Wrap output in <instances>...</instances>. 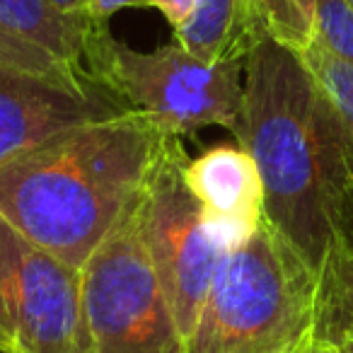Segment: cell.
I'll return each mask as SVG.
<instances>
[{
  "instance_id": "11",
  "label": "cell",
  "mask_w": 353,
  "mask_h": 353,
  "mask_svg": "<svg viewBox=\"0 0 353 353\" xmlns=\"http://www.w3.org/2000/svg\"><path fill=\"white\" fill-rule=\"evenodd\" d=\"M94 22L88 12H63L49 0H0V25L73 65H83Z\"/></svg>"
},
{
  "instance_id": "23",
  "label": "cell",
  "mask_w": 353,
  "mask_h": 353,
  "mask_svg": "<svg viewBox=\"0 0 353 353\" xmlns=\"http://www.w3.org/2000/svg\"><path fill=\"white\" fill-rule=\"evenodd\" d=\"M310 353H339V351L334 346H322V343H312Z\"/></svg>"
},
{
  "instance_id": "2",
  "label": "cell",
  "mask_w": 353,
  "mask_h": 353,
  "mask_svg": "<svg viewBox=\"0 0 353 353\" xmlns=\"http://www.w3.org/2000/svg\"><path fill=\"white\" fill-rule=\"evenodd\" d=\"M170 138L138 112L56 133L0 167V216L83 269L141 199Z\"/></svg>"
},
{
  "instance_id": "20",
  "label": "cell",
  "mask_w": 353,
  "mask_h": 353,
  "mask_svg": "<svg viewBox=\"0 0 353 353\" xmlns=\"http://www.w3.org/2000/svg\"><path fill=\"white\" fill-rule=\"evenodd\" d=\"M0 351L3 353H12V336H10V327H8V317L3 303H0Z\"/></svg>"
},
{
  "instance_id": "3",
  "label": "cell",
  "mask_w": 353,
  "mask_h": 353,
  "mask_svg": "<svg viewBox=\"0 0 353 353\" xmlns=\"http://www.w3.org/2000/svg\"><path fill=\"white\" fill-rule=\"evenodd\" d=\"M314 317L317 271L264 218L223 256L187 353H303Z\"/></svg>"
},
{
  "instance_id": "22",
  "label": "cell",
  "mask_w": 353,
  "mask_h": 353,
  "mask_svg": "<svg viewBox=\"0 0 353 353\" xmlns=\"http://www.w3.org/2000/svg\"><path fill=\"white\" fill-rule=\"evenodd\" d=\"M339 353H353V336H346L339 346H334Z\"/></svg>"
},
{
  "instance_id": "5",
  "label": "cell",
  "mask_w": 353,
  "mask_h": 353,
  "mask_svg": "<svg viewBox=\"0 0 353 353\" xmlns=\"http://www.w3.org/2000/svg\"><path fill=\"white\" fill-rule=\"evenodd\" d=\"M187 162L179 136H172L136 208L143 247L184 341L192 336L218 266L230 252L216 240L196 196L189 192Z\"/></svg>"
},
{
  "instance_id": "1",
  "label": "cell",
  "mask_w": 353,
  "mask_h": 353,
  "mask_svg": "<svg viewBox=\"0 0 353 353\" xmlns=\"http://www.w3.org/2000/svg\"><path fill=\"white\" fill-rule=\"evenodd\" d=\"M235 136L259 170L264 218L319 274L336 242L353 143L300 54L269 37L245 59V109Z\"/></svg>"
},
{
  "instance_id": "18",
  "label": "cell",
  "mask_w": 353,
  "mask_h": 353,
  "mask_svg": "<svg viewBox=\"0 0 353 353\" xmlns=\"http://www.w3.org/2000/svg\"><path fill=\"white\" fill-rule=\"evenodd\" d=\"M148 3L157 8L174 30L187 25L199 8V0H148Z\"/></svg>"
},
{
  "instance_id": "15",
  "label": "cell",
  "mask_w": 353,
  "mask_h": 353,
  "mask_svg": "<svg viewBox=\"0 0 353 353\" xmlns=\"http://www.w3.org/2000/svg\"><path fill=\"white\" fill-rule=\"evenodd\" d=\"M300 59H303L305 68L312 73V78L317 80L322 92L327 94V99L332 102L334 112L339 114L353 143V65L329 54L317 41H312L300 54Z\"/></svg>"
},
{
  "instance_id": "19",
  "label": "cell",
  "mask_w": 353,
  "mask_h": 353,
  "mask_svg": "<svg viewBox=\"0 0 353 353\" xmlns=\"http://www.w3.org/2000/svg\"><path fill=\"white\" fill-rule=\"evenodd\" d=\"M150 6L148 0H85V12L92 20L107 22V17H112L114 12L123 10V8H143Z\"/></svg>"
},
{
  "instance_id": "13",
  "label": "cell",
  "mask_w": 353,
  "mask_h": 353,
  "mask_svg": "<svg viewBox=\"0 0 353 353\" xmlns=\"http://www.w3.org/2000/svg\"><path fill=\"white\" fill-rule=\"evenodd\" d=\"M0 68L34 75V78L63 85V88H75V90L102 88L90 75L88 68L65 63L59 56L49 54L46 49L32 44L30 39L15 34V32H10L3 25H0Z\"/></svg>"
},
{
  "instance_id": "16",
  "label": "cell",
  "mask_w": 353,
  "mask_h": 353,
  "mask_svg": "<svg viewBox=\"0 0 353 353\" xmlns=\"http://www.w3.org/2000/svg\"><path fill=\"white\" fill-rule=\"evenodd\" d=\"M314 41L353 65V6L348 0H314Z\"/></svg>"
},
{
  "instance_id": "9",
  "label": "cell",
  "mask_w": 353,
  "mask_h": 353,
  "mask_svg": "<svg viewBox=\"0 0 353 353\" xmlns=\"http://www.w3.org/2000/svg\"><path fill=\"white\" fill-rule=\"evenodd\" d=\"M184 179L225 250L245 242L264 221L261 176L242 145H216L189 160Z\"/></svg>"
},
{
  "instance_id": "10",
  "label": "cell",
  "mask_w": 353,
  "mask_h": 353,
  "mask_svg": "<svg viewBox=\"0 0 353 353\" xmlns=\"http://www.w3.org/2000/svg\"><path fill=\"white\" fill-rule=\"evenodd\" d=\"M176 32V41L203 63L245 61L266 39L252 0H199L192 20Z\"/></svg>"
},
{
  "instance_id": "24",
  "label": "cell",
  "mask_w": 353,
  "mask_h": 353,
  "mask_svg": "<svg viewBox=\"0 0 353 353\" xmlns=\"http://www.w3.org/2000/svg\"><path fill=\"white\" fill-rule=\"evenodd\" d=\"M310 348H312V346H310ZM310 348H307V351H303V353H310Z\"/></svg>"
},
{
  "instance_id": "6",
  "label": "cell",
  "mask_w": 353,
  "mask_h": 353,
  "mask_svg": "<svg viewBox=\"0 0 353 353\" xmlns=\"http://www.w3.org/2000/svg\"><path fill=\"white\" fill-rule=\"evenodd\" d=\"M136 208L138 201L80 269L94 353H187L143 247Z\"/></svg>"
},
{
  "instance_id": "7",
  "label": "cell",
  "mask_w": 353,
  "mask_h": 353,
  "mask_svg": "<svg viewBox=\"0 0 353 353\" xmlns=\"http://www.w3.org/2000/svg\"><path fill=\"white\" fill-rule=\"evenodd\" d=\"M0 303L12 353H94L83 271L37 247L3 216Z\"/></svg>"
},
{
  "instance_id": "4",
  "label": "cell",
  "mask_w": 353,
  "mask_h": 353,
  "mask_svg": "<svg viewBox=\"0 0 353 353\" xmlns=\"http://www.w3.org/2000/svg\"><path fill=\"white\" fill-rule=\"evenodd\" d=\"M83 65L131 112L160 123L172 136L223 126L240 131L245 109V61L203 63L179 41L136 51L94 22Z\"/></svg>"
},
{
  "instance_id": "14",
  "label": "cell",
  "mask_w": 353,
  "mask_h": 353,
  "mask_svg": "<svg viewBox=\"0 0 353 353\" xmlns=\"http://www.w3.org/2000/svg\"><path fill=\"white\" fill-rule=\"evenodd\" d=\"M261 32L281 46L303 54L314 41V0H252Z\"/></svg>"
},
{
  "instance_id": "17",
  "label": "cell",
  "mask_w": 353,
  "mask_h": 353,
  "mask_svg": "<svg viewBox=\"0 0 353 353\" xmlns=\"http://www.w3.org/2000/svg\"><path fill=\"white\" fill-rule=\"evenodd\" d=\"M336 240L353 252V174L341 194L336 211Z\"/></svg>"
},
{
  "instance_id": "21",
  "label": "cell",
  "mask_w": 353,
  "mask_h": 353,
  "mask_svg": "<svg viewBox=\"0 0 353 353\" xmlns=\"http://www.w3.org/2000/svg\"><path fill=\"white\" fill-rule=\"evenodd\" d=\"M49 3L63 12H85V0H49Z\"/></svg>"
},
{
  "instance_id": "25",
  "label": "cell",
  "mask_w": 353,
  "mask_h": 353,
  "mask_svg": "<svg viewBox=\"0 0 353 353\" xmlns=\"http://www.w3.org/2000/svg\"><path fill=\"white\" fill-rule=\"evenodd\" d=\"M348 3H351V6H353V0H348Z\"/></svg>"
},
{
  "instance_id": "8",
  "label": "cell",
  "mask_w": 353,
  "mask_h": 353,
  "mask_svg": "<svg viewBox=\"0 0 353 353\" xmlns=\"http://www.w3.org/2000/svg\"><path fill=\"white\" fill-rule=\"evenodd\" d=\"M131 112L104 88L75 90L0 68V167L61 131Z\"/></svg>"
},
{
  "instance_id": "12",
  "label": "cell",
  "mask_w": 353,
  "mask_h": 353,
  "mask_svg": "<svg viewBox=\"0 0 353 353\" xmlns=\"http://www.w3.org/2000/svg\"><path fill=\"white\" fill-rule=\"evenodd\" d=\"M353 336V252L334 242L317 274L314 343L339 346Z\"/></svg>"
}]
</instances>
